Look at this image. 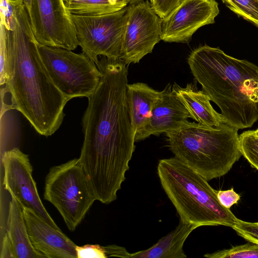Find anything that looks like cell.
I'll use <instances>...</instances> for the list:
<instances>
[{
  "mask_svg": "<svg viewBox=\"0 0 258 258\" xmlns=\"http://www.w3.org/2000/svg\"><path fill=\"white\" fill-rule=\"evenodd\" d=\"M187 62L226 123L239 130L258 121V66L207 45L193 50Z\"/></svg>",
  "mask_w": 258,
  "mask_h": 258,
  "instance_id": "3957f363",
  "label": "cell"
},
{
  "mask_svg": "<svg viewBox=\"0 0 258 258\" xmlns=\"http://www.w3.org/2000/svg\"><path fill=\"white\" fill-rule=\"evenodd\" d=\"M129 4L135 5L140 3L145 0H127Z\"/></svg>",
  "mask_w": 258,
  "mask_h": 258,
  "instance_id": "4dcf8cb0",
  "label": "cell"
},
{
  "mask_svg": "<svg viewBox=\"0 0 258 258\" xmlns=\"http://www.w3.org/2000/svg\"><path fill=\"white\" fill-rule=\"evenodd\" d=\"M0 31V59H1V85H5L6 82V26L1 22Z\"/></svg>",
  "mask_w": 258,
  "mask_h": 258,
  "instance_id": "484cf974",
  "label": "cell"
},
{
  "mask_svg": "<svg viewBox=\"0 0 258 258\" xmlns=\"http://www.w3.org/2000/svg\"></svg>",
  "mask_w": 258,
  "mask_h": 258,
  "instance_id": "836d02e7",
  "label": "cell"
},
{
  "mask_svg": "<svg viewBox=\"0 0 258 258\" xmlns=\"http://www.w3.org/2000/svg\"><path fill=\"white\" fill-rule=\"evenodd\" d=\"M2 161L4 171V188L12 198L16 200L22 208L32 210L51 226L60 229L39 196L28 155L14 148L4 152Z\"/></svg>",
  "mask_w": 258,
  "mask_h": 258,
  "instance_id": "30bf717a",
  "label": "cell"
},
{
  "mask_svg": "<svg viewBox=\"0 0 258 258\" xmlns=\"http://www.w3.org/2000/svg\"><path fill=\"white\" fill-rule=\"evenodd\" d=\"M217 198L221 204L226 208H230L237 204L240 199V195L236 193L233 188L225 190L217 191Z\"/></svg>",
  "mask_w": 258,
  "mask_h": 258,
  "instance_id": "4316f807",
  "label": "cell"
},
{
  "mask_svg": "<svg viewBox=\"0 0 258 258\" xmlns=\"http://www.w3.org/2000/svg\"><path fill=\"white\" fill-rule=\"evenodd\" d=\"M101 73L82 118L84 135L78 158L97 201L117 199L135 150V132L127 103L128 68L122 59L104 56L95 62Z\"/></svg>",
  "mask_w": 258,
  "mask_h": 258,
  "instance_id": "6da1fadb",
  "label": "cell"
},
{
  "mask_svg": "<svg viewBox=\"0 0 258 258\" xmlns=\"http://www.w3.org/2000/svg\"><path fill=\"white\" fill-rule=\"evenodd\" d=\"M208 258H258V244L249 242L204 255Z\"/></svg>",
  "mask_w": 258,
  "mask_h": 258,
  "instance_id": "ffe728a7",
  "label": "cell"
},
{
  "mask_svg": "<svg viewBox=\"0 0 258 258\" xmlns=\"http://www.w3.org/2000/svg\"><path fill=\"white\" fill-rule=\"evenodd\" d=\"M13 17L6 27V82L10 109L21 112L39 134L59 127L69 100L57 89L41 60L22 0H10Z\"/></svg>",
  "mask_w": 258,
  "mask_h": 258,
  "instance_id": "7a4b0ae2",
  "label": "cell"
},
{
  "mask_svg": "<svg viewBox=\"0 0 258 258\" xmlns=\"http://www.w3.org/2000/svg\"><path fill=\"white\" fill-rule=\"evenodd\" d=\"M1 257L15 258L13 247L7 233L3 238Z\"/></svg>",
  "mask_w": 258,
  "mask_h": 258,
  "instance_id": "f1b7e54d",
  "label": "cell"
},
{
  "mask_svg": "<svg viewBox=\"0 0 258 258\" xmlns=\"http://www.w3.org/2000/svg\"><path fill=\"white\" fill-rule=\"evenodd\" d=\"M257 224H258V222H257Z\"/></svg>",
  "mask_w": 258,
  "mask_h": 258,
  "instance_id": "d6a6232c",
  "label": "cell"
},
{
  "mask_svg": "<svg viewBox=\"0 0 258 258\" xmlns=\"http://www.w3.org/2000/svg\"><path fill=\"white\" fill-rule=\"evenodd\" d=\"M28 235L34 248L48 258H77L76 245L32 210L23 208Z\"/></svg>",
  "mask_w": 258,
  "mask_h": 258,
  "instance_id": "4fadbf2b",
  "label": "cell"
},
{
  "mask_svg": "<svg viewBox=\"0 0 258 258\" xmlns=\"http://www.w3.org/2000/svg\"><path fill=\"white\" fill-rule=\"evenodd\" d=\"M237 234L249 242L258 244V224L237 219L232 227Z\"/></svg>",
  "mask_w": 258,
  "mask_h": 258,
  "instance_id": "603a6c76",
  "label": "cell"
},
{
  "mask_svg": "<svg viewBox=\"0 0 258 258\" xmlns=\"http://www.w3.org/2000/svg\"><path fill=\"white\" fill-rule=\"evenodd\" d=\"M192 117L178 96L173 86L168 84L156 102L149 121L140 141L151 135L158 136L181 126Z\"/></svg>",
  "mask_w": 258,
  "mask_h": 258,
  "instance_id": "5bb4252c",
  "label": "cell"
},
{
  "mask_svg": "<svg viewBox=\"0 0 258 258\" xmlns=\"http://www.w3.org/2000/svg\"><path fill=\"white\" fill-rule=\"evenodd\" d=\"M130 11V4L117 12L101 16L71 14L82 52L95 63L100 56L120 58Z\"/></svg>",
  "mask_w": 258,
  "mask_h": 258,
  "instance_id": "ba28073f",
  "label": "cell"
},
{
  "mask_svg": "<svg viewBox=\"0 0 258 258\" xmlns=\"http://www.w3.org/2000/svg\"><path fill=\"white\" fill-rule=\"evenodd\" d=\"M254 134L258 137V128L254 131Z\"/></svg>",
  "mask_w": 258,
  "mask_h": 258,
  "instance_id": "1f68e13d",
  "label": "cell"
},
{
  "mask_svg": "<svg viewBox=\"0 0 258 258\" xmlns=\"http://www.w3.org/2000/svg\"><path fill=\"white\" fill-rule=\"evenodd\" d=\"M106 257L114 256L129 258L131 253H129L124 247L116 245L103 246Z\"/></svg>",
  "mask_w": 258,
  "mask_h": 258,
  "instance_id": "83f0119b",
  "label": "cell"
},
{
  "mask_svg": "<svg viewBox=\"0 0 258 258\" xmlns=\"http://www.w3.org/2000/svg\"><path fill=\"white\" fill-rule=\"evenodd\" d=\"M238 130L226 123L210 127L188 120L165 135L174 157L208 181L227 173L242 156Z\"/></svg>",
  "mask_w": 258,
  "mask_h": 258,
  "instance_id": "277c9868",
  "label": "cell"
},
{
  "mask_svg": "<svg viewBox=\"0 0 258 258\" xmlns=\"http://www.w3.org/2000/svg\"><path fill=\"white\" fill-rule=\"evenodd\" d=\"M43 197L58 210L72 232L82 222L97 200L77 158L50 169L45 178Z\"/></svg>",
  "mask_w": 258,
  "mask_h": 258,
  "instance_id": "8992f818",
  "label": "cell"
},
{
  "mask_svg": "<svg viewBox=\"0 0 258 258\" xmlns=\"http://www.w3.org/2000/svg\"><path fill=\"white\" fill-rule=\"evenodd\" d=\"M183 0H151L153 9L162 19L165 20L182 3Z\"/></svg>",
  "mask_w": 258,
  "mask_h": 258,
  "instance_id": "cb8c5ba5",
  "label": "cell"
},
{
  "mask_svg": "<svg viewBox=\"0 0 258 258\" xmlns=\"http://www.w3.org/2000/svg\"><path fill=\"white\" fill-rule=\"evenodd\" d=\"M22 1L28 13L30 10L32 0H22Z\"/></svg>",
  "mask_w": 258,
  "mask_h": 258,
  "instance_id": "f546056e",
  "label": "cell"
},
{
  "mask_svg": "<svg viewBox=\"0 0 258 258\" xmlns=\"http://www.w3.org/2000/svg\"><path fill=\"white\" fill-rule=\"evenodd\" d=\"M73 15L97 16L117 12L128 6L127 0H64Z\"/></svg>",
  "mask_w": 258,
  "mask_h": 258,
  "instance_id": "d6986e66",
  "label": "cell"
},
{
  "mask_svg": "<svg viewBox=\"0 0 258 258\" xmlns=\"http://www.w3.org/2000/svg\"><path fill=\"white\" fill-rule=\"evenodd\" d=\"M198 226L179 220L176 228L151 247L131 253V258H185L183 244Z\"/></svg>",
  "mask_w": 258,
  "mask_h": 258,
  "instance_id": "ac0fdd59",
  "label": "cell"
},
{
  "mask_svg": "<svg viewBox=\"0 0 258 258\" xmlns=\"http://www.w3.org/2000/svg\"><path fill=\"white\" fill-rule=\"evenodd\" d=\"M161 94L162 91L156 90L144 83L127 84V100L135 132V142L140 141L152 109Z\"/></svg>",
  "mask_w": 258,
  "mask_h": 258,
  "instance_id": "9a60e30c",
  "label": "cell"
},
{
  "mask_svg": "<svg viewBox=\"0 0 258 258\" xmlns=\"http://www.w3.org/2000/svg\"><path fill=\"white\" fill-rule=\"evenodd\" d=\"M219 12L215 0H183L163 20L161 39L168 42L187 43L198 29L214 23Z\"/></svg>",
  "mask_w": 258,
  "mask_h": 258,
  "instance_id": "7c38bea8",
  "label": "cell"
},
{
  "mask_svg": "<svg viewBox=\"0 0 258 258\" xmlns=\"http://www.w3.org/2000/svg\"><path fill=\"white\" fill-rule=\"evenodd\" d=\"M44 67L57 89L70 100L90 97L97 88L101 73L86 54L37 43Z\"/></svg>",
  "mask_w": 258,
  "mask_h": 258,
  "instance_id": "52a82bcc",
  "label": "cell"
},
{
  "mask_svg": "<svg viewBox=\"0 0 258 258\" xmlns=\"http://www.w3.org/2000/svg\"><path fill=\"white\" fill-rule=\"evenodd\" d=\"M157 174L180 220L198 227L222 225L232 228L236 223L238 218L221 204L217 191L208 180L175 157L160 160Z\"/></svg>",
  "mask_w": 258,
  "mask_h": 258,
  "instance_id": "5b68a950",
  "label": "cell"
},
{
  "mask_svg": "<svg viewBox=\"0 0 258 258\" xmlns=\"http://www.w3.org/2000/svg\"><path fill=\"white\" fill-rule=\"evenodd\" d=\"M28 14L38 43L70 50L79 45L71 14L64 0H32Z\"/></svg>",
  "mask_w": 258,
  "mask_h": 258,
  "instance_id": "9c48e42d",
  "label": "cell"
},
{
  "mask_svg": "<svg viewBox=\"0 0 258 258\" xmlns=\"http://www.w3.org/2000/svg\"><path fill=\"white\" fill-rule=\"evenodd\" d=\"M7 234L15 258H45L36 250L30 240L23 208L14 198L9 203Z\"/></svg>",
  "mask_w": 258,
  "mask_h": 258,
  "instance_id": "e0dca14e",
  "label": "cell"
},
{
  "mask_svg": "<svg viewBox=\"0 0 258 258\" xmlns=\"http://www.w3.org/2000/svg\"><path fill=\"white\" fill-rule=\"evenodd\" d=\"M173 87L192 119L210 127H217L225 123L222 114L212 106L209 96L203 90H199L195 82L187 84L184 88L175 83Z\"/></svg>",
  "mask_w": 258,
  "mask_h": 258,
  "instance_id": "2e32d148",
  "label": "cell"
},
{
  "mask_svg": "<svg viewBox=\"0 0 258 258\" xmlns=\"http://www.w3.org/2000/svg\"><path fill=\"white\" fill-rule=\"evenodd\" d=\"M77 258H106L103 246L86 244L76 246Z\"/></svg>",
  "mask_w": 258,
  "mask_h": 258,
  "instance_id": "d4e9b609",
  "label": "cell"
},
{
  "mask_svg": "<svg viewBox=\"0 0 258 258\" xmlns=\"http://www.w3.org/2000/svg\"><path fill=\"white\" fill-rule=\"evenodd\" d=\"M242 155L258 170V137L254 131L244 132L239 136Z\"/></svg>",
  "mask_w": 258,
  "mask_h": 258,
  "instance_id": "7402d4cb",
  "label": "cell"
},
{
  "mask_svg": "<svg viewBox=\"0 0 258 258\" xmlns=\"http://www.w3.org/2000/svg\"><path fill=\"white\" fill-rule=\"evenodd\" d=\"M163 19L153 9L148 1L130 4L120 58L130 64L138 63L150 53L161 40Z\"/></svg>",
  "mask_w": 258,
  "mask_h": 258,
  "instance_id": "8fae6325",
  "label": "cell"
},
{
  "mask_svg": "<svg viewBox=\"0 0 258 258\" xmlns=\"http://www.w3.org/2000/svg\"><path fill=\"white\" fill-rule=\"evenodd\" d=\"M233 12L258 27V0H222Z\"/></svg>",
  "mask_w": 258,
  "mask_h": 258,
  "instance_id": "44dd1931",
  "label": "cell"
}]
</instances>
